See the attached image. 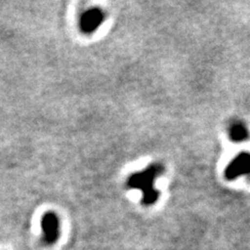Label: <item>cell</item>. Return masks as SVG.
<instances>
[{
	"instance_id": "1",
	"label": "cell",
	"mask_w": 250,
	"mask_h": 250,
	"mask_svg": "<svg viewBox=\"0 0 250 250\" xmlns=\"http://www.w3.org/2000/svg\"><path fill=\"white\" fill-rule=\"evenodd\" d=\"M164 168L159 164H152L145 170L132 174L127 181L130 189L140 190L142 193V202L145 206H151L159 199L160 191L154 188L155 179L163 173Z\"/></svg>"
},
{
	"instance_id": "2",
	"label": "cell",
	"mask_w": 250,
	"mask_h": 250,
	"mask_svg": "<svg viewBox=\"0 0 250 250\" xmlns=\"http://www.w3.org/2000/svg\"><path fill=\"white\" fill-rule=\"evenodd\" d=\"M41 229L45 243L48 245L56 243L61 234V223L57 214L52 212L46 213L41 219Z\"/></svg>"
},
{
	"instance_id": "4",
	"label": "cell",
	"mask_w": 250,
	"mask_h": 250,
	"mask_svg": "<svg viewBox=\"0 0 250 250\" xmlns=\"http://www.w3.org/2000/svg\"><path fill=\"white\" fill-rule=\"evenodd\" d=\"M104 13L98 7H93L85 11L81 17L80 27L84 34H93L104 21Z\"/></svg>"
},
{
	"instance_id": "3",
	"label": "cell",
	"mask_w": 250,
	"mask_h": 250,
	"mask_svg": "<svg viewBox=\"0 0 250 250\" xmlns=\"http://www.w3.org/2000/svg\"><path fill=\"white\" fill-rule=\"evenodd\" d=\"M248 174H250V153L248 152H242L237 155L225 170V177L229 181Z\"/></svg>"
},
{
	"instance_id": "5",
	"label": "cell",
	"mask_w": 250,
	"mask_h": 250,
	"mask_svg": "<svg viewBox=\"0 0 250 250\" xmlns=\"http://www.w3.org/2000/svg\"><path fill=\"white\" fill-rule=\"evenodd\" d=\"M229 137L233 142L236 143L244 142V141L247 140L249 137V131L247 126L241 121L233 122L229 127Z\"/></svg>"
}]
</instances>
